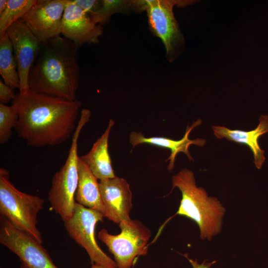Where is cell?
<instances>
[{
    "mask_svg": "<svg viewBox=\"0 0 268 268\" xmlns=\"http://www.w3.org/2000/svg\"><path fill=\"white\" fill-rule=\"evenodd\" d=\"M78 46L61 35L41 43L28 75L30 89L75 100L79 82Z\"/></svg>",
    "mask_w": 268,
    "mask_h": 268,
    "instance_id": "cell-2",
    "label": "cell"
},
{
    "mask_svg": "<svg viewBox=\"0 0 268 268\" xmlns=\"http://www.w3.org/2000/svg\"><path fill=\"white\" fill-rule=\"evenodd\" d=\"M90 116L89 110L82 109L67 159L53 176L48 193L51 207L64 222L72 217L74 210L75 195L78 183V141L81 132L89 121Z\"/></svg>",
    "mask_w": 268,
    "mask_h": 268,
    "instance_id": "cell-4",
    "label": "cell"
},
{
    "mask_svg": "<svg viewBox=\"0 0 268 268\" xmlns=\"http://www.w3.org/2000/svg\"><path fill=\"white\" fill-rule=\"evenodd\" d=\"M73 1L88 14L94 11L100 3V0H73Z\"/></svg>",
    "mask_w": 268,
    "mask_h": 268,
    "instance_id": "cell-23",
    "label": "cell"
},
{
    "mask_svg": "<svg viewBox=\"0 0 268 268\" xmlns=\"http://www.w3.org/2000/svg\"><path fill=\"white\" fill-rule=\"evenodd\" d=\"M97 180L87 165L79 158L78 183L75 201L85 207L99 211L104 217L105 210Z\"/></svg>",
    "mask_w": 268,
    "mask_h": 268,
    "instance_id": "cell-17",
    "label": "cell"
},
{
    "mask_svg": "<svg viewBox=\"0 0 268 268\" xmlns=\"http://www.w3.org/2000/svg\"></svg>",
    "mask_w": 268,
    "mask_h": 268,
    "instance_id": "cell-26",
    "label": "cell"
},
{
    "mask_svg": "<svg viewBox=\"0 0 268 268\" xmlns=\"http://www.w3.org/2000/svg\"><path fill=\"white\" fill-rule=\"evenodd\" d=\"M13 89L6 85L3 80H0V102L7 103L12 101L15 97Z\"/></svg>",
    "mask_w": 268,
    "mask_h": 268,
    "instance_id": "cell-22",
    "label": "cell"
},
{
    "mask_svg": "<svg viewBox=\"0 0 268 268\" xmlns=\"http://www.w3.org/2000/svg\"><path fill=\"white\" fill-rule=\"evenodd\" d=\"M8 0H0V14H1L6 8Z\"/></svg>",
    "mask_w": 268,
    "mask_h": 268,
    "instance_id": "cell-24",
    "label": "cell"
},
{
    "mask_svg": "<svg viewBox=\"0 0 268 268\" xmlns=\"http://www.w3.org/2000/svg\"><path fill=\"white\" fill-rule=\"evenodd\" d=\"M99 183L104 217L118 224L131 219L132 193L127 181L116 176L100 180Z\"/></svg>",
    "mask_w": 268,
    "mask_h": 268,
    "instance_id": "cell-12",
    "label": "cell"
},
{
    "mask_svg": "<svg viewBox=\"0 0 268 268\" xmlns=\"http://www.w3.org/2000/svg\"><path fill=\"white\" fill-rule=\"evenodd\" d=\"M119 225V234H110L103 228L99 232L98 238L114 256L117 268H131L137 257L146 255L151 233L138 220L124 221Z\"/></svg>",
    "mask_w": 268,
    "mask_h": 268,
    "instance_id": "cell-7",
    "label": "cell"
},
{
    "mask_svg": "<svg viewBox=\"0 0 268 268\" xmlns=\"http://www.w3.org/2000/svg\"><path fill=\"white\" fill-rule=\"evenodd\" d=\"M70 0H36L22 20L42 43L62 34L65 9Z\"/></svg>",
    "mask_w": 268,
    "mask_h": 268,
    "instance_id": "cell-10",
    "label": "cell"
},
{
    "mask_svg": "<svg viewBox=\"0 0 268 268\" xmlns=\"http://www.w3.org/2000/svg\"><path fill=\"white\" fill-rule=\"evenodd\" d=\"M0 74L12 89H19L20 80L12 44L7 34L0 37Z\"/></svg>",
    "mask_w": 268,
    "mask_h": 268,
    "instance_id": "cell-18",
    "label": "cell"
},
{
    "mask_svg": "<svg viewBox=\"0 0 268 268\" xmlns=\"http://www.w3.org/2000/svg\"><path fill=\"white\" fill-rule=\"evenodd\" d=\"M18 114L12 105L7 106L0 103V143L7 142L12 134V130L15 128Z\"/></svg>",
    "mask_w": 268,
    "mask_h": 268,
    "instance_id": "cell-21",
    "label": "cell"
},
{
    "mask_svg": "<svg viewBox=\"0 0 268 268\" xmlns=\"http://www.w3.org/2000/svg\"><path fill=\"white\" fill-rule=\"evenodd\" d=\"M191 0H134V7L147 12L150 29L161 39L166 50L168 61L174 62L185 47L184 37L173 13L175 5L183 6L193 3Z\"/></svg>",
    "mask_w": 268,
    "mask_h": 268,
    "instance_id": "cell-6",
    "label": "cell"
},
{
    "mask_svg": "<svg viewBox=\"0 0 268 268\" xmlns=\"http://www.w3.org/2000/svg\"><path fill=\"white\" fill-rule=\"evenodd\" d=\"M132 6H134L133 1L100 0L98 7L88 15L95 24L102 25L109 21L112 14Z\"/></svg>",
    "mask_w": 268,
    "mask_h": 268,
    "instance_id": "cell-20",
    "label": "cell"
},
{
    "mask_svg": "<svg viewBox=\"0 0 268 268\" xmlns=\"http://www.w3.org/2000/svg\"><path fill=\"white\" fill-rule=\"evenodd\" d=\"M0 243L18 257L20 268H59L42 244L0 218Z\"/></svg>",
    "mask_w": 268,
    "mask_h": 268,
    "instance_id": "cell-9",
    "label": "cell"
},
{
    "mask_svg": "<svg viewBox=\"0 0 268 268\" xmlns=\"http://www.w3.org/2000/svg\"><path fill=\"white\" fill-rule=\"evenodd\" d=\"M90 268H107L99 264H92Z\"/></svg>",
    "mask_w": 268,
    "mask_h": 268,
    "instance_id": "cell-25",
    "label": "cell"
},
{
    "mask_svg": "<svg viewBox=\"0 0 268 268\" xmlns=\"http://www.w3.org/2000/svg\"><path fill=\"white\" fill-rule=\"evenodd\" d=\"M114 124V120L110 119L105 132L94 143L90 150L79 156L99 181L116 177L108 151L109 137Z\"/></svg>",
    "mask_w": 268,
    "mask_h": 268,
    "instance_id": "cell-16",
    "label": "cell"
},
{
    "mask_svg": "<svg viewBox=\"0 0 268 268\" xmlns=\"http://www.w3.org/2000/svg\"><path fill=\"white\" fill-rule=\"evenodd\" d=\"M202 121L201 119L197 120L190 126H187L184 136L180 140H174L166 137L153 136L147 137L139 132H133L130 135L129 141L133 147L142 143L152 144L155 146L166 148L171 150V154L166 161H169L168 169L172 171L174 168L176 157L178 153H184L191 160H194L189 151V148L191 144L199 146H203L206 143L203 138H196L190 139L189 138L190 133L196 127L201 125Z\"/></svg>",
    "mask_w": 268,
    "mask_h": 268,
    "instance_id": "cell-14",
    "label": "cell"
},
{
    "mask_svg": "<svg viewBox=\"0 0 268 268\" xmlns=\"http://www.w3.org/2000/svg\"><path fill=\"white\" fill-rule=\"evenodd\" d=\"M102 25L95 24L73 0H70L63 14L62 35L78 46L97 44L102 35Z\"/></svg>",
    "mask_w": 268,
    "mask_h": 268,
    "instance_id": "cell-13",
    "label": "cell"
},
{
    "mask_svg": "<svg viewBox=\"0 0 268 268\" xmlns=\"http://www.w3.org/2000/svg\"><path fill=\"white\" fill-rule=\"evenodd\" d=\"M36 0H8L6 9L0 14V37L14 22L27 13Z\"/></svg>",
    "mask_w": 268,
    "mask_h": 268,
    "instance_id": "cell-19",
    "label": "cell"
},
{
    "mask_svg": "<svg viewBox=\"0 0 268 268\" xmlns=\"http://www.w3.org/2000/svg\"><path fill=\"white\" fill-rule=\"evenodd\" d=\"M12 105L19 136L33 147L61 144L72 136L81 103L29 89L15 95Z\"/></svg>",
    "mask_w": 268,
    "mask_h": 268,
    "instance_id": "cell-1",
    "label": "cell"
},
{
    "mask_svg": "<svg viewBox=\"0 0 268 268\" xmlns=\"http://www.w3.org/2000/svg\"><path fill=\"white\" fill-rule=\"evenodd\" d=\"M44 200L22 192L10 181L9 171L0 168V214L15 228L32 236L39 243L42 236L37 227V216L43 209Z\"/></svg>",
    "mask_w": 268,
    "mask_h": 268,
    "instance_id": "cell-5",
    "label": "cell"
},
{
    "mask_svg": "<svg viewBox=\"0 0 268 268\" xmlns=\"http://www.w3.org/2000/svg\"><path fill=\"white\" fill-rule=\"evenodd\" d=\"M103 217L99 211L76 202L73 214L64 222V226L70 238L86 251L92 264H99L107 268H117L115 261L102 250L95 239L96 225L103 221Z\"/></svg>",
    "mask_w": 268,
    "mask_h": 268,
    "instance_id": "cell-8",
    "label": "cell"
},
{
    "mask_svg": "<svg viewBox=\"0 0 268 268\" xmlns=\"http://www.w3.org/2000/svg\"><path fill=\"white\" fill-rule=\"evenodd\" d=\"M259 122L257 127L250 131L231 130L220 126H212V129L217 138H226L228 140L248 146L253 154V162L255 166L260 169L262 168L266 157L264 150L261 148L259 144V139L261 136L268 133V115H261Z\"/></svg>",
    "mask_w": 268,
    "mask_h": 268,
    "instance_id": "cell-15",
    "label": "cell"
},
{
    "mask_svg": "<svg viewBox=\"0 0 268 268\" xmlns=\"http://www.w3.org/2000/svg\"><path fill=\"white\" fill-rule=\"evenodd\" d=\"M172 183V190L178 188L182 195L175 215L194 221L199 227L201 238L210 241L221 231L225 208L216 198L208 197L203 188L197 187L194 173L189 169H182L174 175Z\"/></svg>",
    "mask_w": 268,
    "mask_h": 268,
    "instance_id": "cell-3",
    "label": "cell"
},
{
    "mask_svg": "<svg viewBox=\"0 0 268 268\" xmlns=\"http://www.w3.org/2000/svg\"><path fill=\"white\" fill-rule=\"evenodd\" d=\"M6 34L12 45L20 80V93L29 89L28 75L39 51L41 42L21 19L7 29Z\"/></svg>",
    "mask_w": 268,
    "mask_h": 268,
    "instance_id": "cell-11",
    "label": "cell"
}]
</instances>
